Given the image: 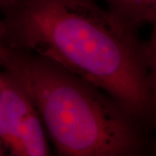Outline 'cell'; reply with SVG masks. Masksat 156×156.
I'll list each match as a JSON object with an SVG mask.
<instances>
[{
	"mask_svg": "<svg viewBox=\"0 0 156 156\" xmlns=\"http://www.w3.org/2000/svg\"><path fill=\"white\" fill-rule=\"evenodd\" d=\"M3 69L25 91L60 155L146 156L154 130L112 95L55 62L8 50Z\"/></svg>",
	"mask_w": 156,
	"mask_h": 156,
	"instance_id": "7a4b0ae2",
	"label": "cell"
},
{
	"mask_svg": "<svg viewBox=\"0 0 156 156\" xmlns=\"http://www.w3.org/2000/svg\"><path fill=\"white\" fill-rule=\"evenodd\" d=\"M17 1V0H0V11H5Z\"/></svg>",
	"mask_w": 156,
	"mask_h": 156,
	"instance_id": "8992f818",
	"label": "cell"
},
{
	"mask_svg": "<svg viewBox=\"0 0 156 156\" xmlns=\"http://www.w3.org/2000/svg\"><path fill=\"white\" fill-rule=\"evenodd\" d=\"M107 9L115 17L140 30L156 21V0H103Z\"/></svg>",
	"mask_w": 156,
	"mask_h": 156,
	"instance_id": "277c9868",
	"label": "cell"
},
{
	"mask_svg": "<svg viewBox=\"0 0 156 156\" xmlns=\"http://www.w3.org/2000/svg\"><path fill=\"white\" fill-rule=\"evenodd\" d=\"M0 92V155H50L42 119L25 91L4 70Z\"/></svg>",
	"mask_w": 156,
	"mask_h": 156,
	"instance_id": "3957f363",
	"label": "cell"
},
{
	"mask_svg": "<svg viewBox=\"0 0 156 156\" xmlns=\"http://www.w3.org/2000/svg\"><path fill=\"white\" fill-rule=\"evenodd\" d=\"M3 44L50 59L119 101L154 130L155 29L147 41L97 0H17L3 11Z\"/></svg>",
	"mask_w": 156,
	"mask_h": 156,
	"instance_id": "6da1fadb",
	"label": "cell"
},
{
	"mask_svg": "<svg viewBox=\"0 0 156 156\" xmlns=\"http://www.w3.org/2000/svg\"><path fill=\"white\" fill-rule=\"evenodd\" d=\"M3 32H4V28H3V23L0 19V67L4 68L7 59H8V50L5 48V46L3 44Z\"/></svg>",
	"mask_w": 156,
	"mask_h": 156,
	"instance_id": "5b68a950",
	"label": "cell"
},
{
	"mask_svg": "<svg viewBox=\"0 0 156 156\" xmlns=\"http://www.w3.org/2000/svg\"><path fill=\"white\" fill-rule=\"evenodd\" d=\"M4 86V73L0 72V92Z\"/></svg>",
	"mask_w": 156,
	"mask_h": 156,
	"instance_id": "52a82bcc",
	"label": "cell"
}]
</instances>
